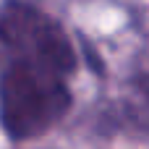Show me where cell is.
I'll list each match as a JSON object with an SVG mask.
<instances>
[{"label":"cell","mask_w":149,"mask_h":149,"mask_svg":"<svg viewBox=\"0 0 149 149\" xmlns=\"http://www.w3.org/2000/svg\"><path fill=\"white\" fill-rule=\"evenodd\" d=\"M0 126L8 139L29 141L55 128L71 110L79 55L42 8L10 0L0 8Z\"/></svg>","instance_id":"cell-1"}]
</instances>
